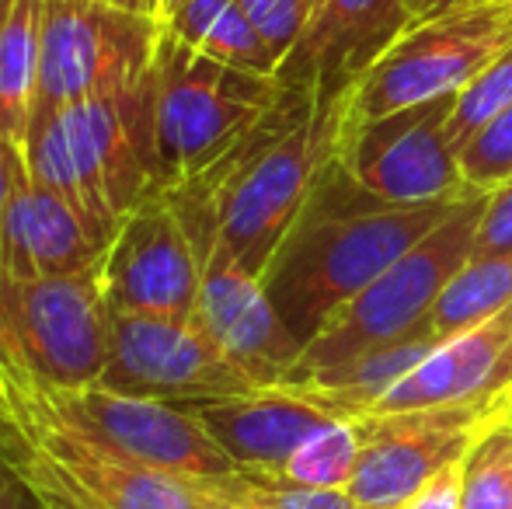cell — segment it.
I'll list each match as a JSON object with an SVG mask.
<instances>
[{
	"label": "cell",
	"instance_id": "12",
	"mask_svg": "<svg viewBox=\"0 0 512 509\" xmlns=\"http://www.w3.org/2000/svg\"><path fill=\"white\" fill-rule=\"evenodd\" d=\"M53 405L70 422L91 433L108 450L178 478H223L237 464L220 450V443L199 426L192 412L175 401L122 394L105 384L49 387Z\"/></svg>",
	"mask_w": 512,
	"mask_h": 509
},
{
	"label": "cell",
	"instance_id": "4",
	"mask_svg": "<svg viewBox=\"0 0 512 509\" xmlns=\"http://www.w3.org/2000/svg\"><path fill=\"white\" fill-rule=\"evenodd\" d=\"M283 95L272 74L230 67L164 28L154 53L161 189L213 164Z\"/></svg>",
	"mask_w": 512,
	"mask_h": 509
},
{
	"label": "cell",
	"instance_id": "23",
	"mask_svg": "<svg viewBox=\"0 0 512 509\" xmlns=\"http://www.w3.org/2000/svg\"><path fill=\"white\" fill-rule=\"evenodd\" d=\"M359 464V422L328 419L300 443L279 475L307 489H345Z\"/></svg>",
	"mask_w": 512,
	"mask_h": 509
},
{
	"label": "cell",
	"instance_id": "14",
	"mask_svg": "<svg viewBox=\"0 0 512 509\" xmlns=\"http://www.w3.org/2000/svg\"><path fill=\"white\" fill-rule=\"evenodd\" d=\"M196 314L223 356L255 387L290 381L304 346L279 318L262 276L244 269L223 248H213L203 262Z\"/></svg>",
	"mask_w": 512,
	"mask_h": 509
},
{
	"label": "cell",
	"instance_id": "3",
	"mask_svg": "<svg viewBox=\"0 0 512 509\" xmlns=\"http://www.w3.org/2000/svg\"><path fill=\"white\" fill-rule=\"evenodd\" d=\"M25 164L35 182L60 192L108 241L140 199L161 189L154 74L133 88L39 116L28 133Z\"/></svg>",
	"mask_w": 512,
	"mask_h": 509
},
{
	"label": "cell",
	"instance_id": "33",
	"mask_svg": "<svg viewBox=\"0 0 512 509\" xmlns=\"http://www.w3.org/2000/svg\"><path fill=\"white\" fill-rule=\"evenodd\" d=\"M185 4H189V0H147V14L157 21V25H168Z\"/></svg>",
	"mask_w": 512,
	"mask_h": 509
},
{
	"label": "cell",
	"instance_id": "5",
	"mask_svg": "<svg viewBox=\"0 0 512 509\" xmlns=\"http://www.w3.org/2000/svg\"><path fill=\"white\" fill-rule=\"evenodd\" d=\"M481 213H485V192H474L436 231L425 234L391 269L380 272L359 297L335 311V318L304 346L290 381L331 370L366 349L405 339L415 328H422L446 283L474 255Z\"/></svg>",
	"mask_w": 512,
	"mask_h": 509
},
{
	"label": "cell",
	"instance_id": "13",
	"mask_svg": "<svg viewBox=\"0 0 512 509\" xmlns=\"http://www.w3.org/2000/svg\"><path fill=\"white\" fill-rule=\"evenodd\" d=\"M98 265L108 311L192 314L199 304L203 258L164 189L115 224Z\"/></svg>",
	"mask_w": 512,
	"mask_h": 509
},
{
	"label": "cell",
	"instance_id": "26",
	"mask_svg": "<svg viewBox=\"0 0 512 509\" xmlns=\"http://www.w3.org/2000/svg\"><path fill=\"white\" fill-rule=\"evenodd\" d=\"M512 105V46L499 60H492L457 98H453L450 119H446V136L453 150H460L488 119H495L502 109Z\"/></svg>",
	"mask_w": 512,
	"mask_h": 509
},
{
	"label": "cell",
	"instance_id": "30",
	"mask_svg": "<svg viewBox=\"0 0 512 509\" xmlns=\"http://www.w3.org/2000/svg\"><path fill=\"white\" fill-rule=\"evenodd\" d=\"M460 464L446 468L443 475L432 478L425 489H418L401 509H460Z\"/></svg>",
	"mask_w": 512,
	"mask_h": 509
},
{
	"label": "cell",
	"instance_id": "19",
	"mask_svg": "<svg viewBox=\"0 0 512 509\" xmlns=\"http://www.w3.org/2000/svg\"><path fill=\"white\" fill-rule=\"evenodd\" d=\"M439 342L443 339H439L429 321H425L422 328H415L405 339L373 346V349H366V353L352 356V360L338 363V367L300 377V381H286V384H297L314 405H321L324 412L335 415V419H363V415H370L373 405H377L411 367H418Z\"/></svg>",
	"mask_w": 512,
	"mask_h": 509
},
{
	"label": "cell",
	"instance_id": "35",
	"mask_svg": "<svg viewBox=\"0 0 512 509\" xmlns=\"http://www.w3.org/2000/svg\"><path fill=\"white\" fill-rule=\"evenodd\" d=\"M105 4L122 7V11H140V14H147V0H105Z\"/></svg>",
	"mask_w": 512,
	"mask_h": 509
},
{
	"label": "cell",
	"instance_id": "16",
	"mask_svg": "<svg viewBox=\"0 0 512 509\" xmlns=\"http://www.w3.org/2000/svg\"><path fill=\"white\" fill-rule=\"evenodd\" d=\"M411 25L415 18L405 0H317L276 77L290 88H314L317 98H338Z\"/></svg>",
	"mask_w": 512,
	"mask_h": 509
},
{
	"label": "cell",
	"instance_id": "9",
	"mask_svg": "<svg viewBox=\"0 0 512 509\" xmlns=\"http://www.w3.org/2000/svg\"><path fill=\"white\" fill-rule=\"evenodd\" d=\"M499 415H506V398L363 415L356 419L359 464L345 492L366 509H401L432 478L464 461Z\"/></svg>",
	"mask_w": 512,
	"mask_h": 509
},
{
	"label": "cell",
	"instance_id": "20",
	"mask_svg": "<svg viewBox=\"0 0 512 509\" xmlns=\"http://www.w3.org/2000/svg\"><path fill=\"white\" fill-rule=\"evenodd\" d=\"M46 0H0V147L25 157L35 123Z\"/></svg>",
	"mask_w": 512,
	"mask_h": 509
},
{
	"label": "cell",
	"instance_id": "6",
	"mask_svg": "<svg viewBox=\"0 0 512 509\" xmlns=\"http://www.w3.org/2000/svg\"><path fill=\"white\" fill-rule=\"evenodd\" d=\"M512 46V7L478 0L415 21L352 84L349 123L391 116L411 105L453 98Z\"/></svg>",
	"mask_w": 512,
	"mask_h": 509
},
{
	"label": "cell",
	"instance_id": "24",
	"mask_svg": "<svg viewBox=\"0 0 512 509\" xmlns=\"http://www.w3.org/2000/svg\"><path fill=\"white\" fill-rule=\"evenodd\" d=\"M203 482L213 496L227 499L237 509H366L345 489H307L265 471L237 468L223 478H203Z\"/></svg>",
	"mask_w": 512,
	"mask_h": 509
},
{
	"label": "cell",
	"instance_id": "25",
	"mask_svg": "<svg viewBox=\"0 0 512 509\" xmlns=\"http://www.w3.org/2000/svg\"><path fill=\"white\" fill-rule=\"evenodd\" d=\"M460 509H512V422L499 415L460 461Z\"/></svg>",
	"mask_w": 512,
	"mask_h": 509
},
{
	"label": "cell",
	"instance_id": "21",
	"mask_svg": "<svg viewBox=\"0 0 512 509\" xmlns=\"http://www.w3.org/2000/svg\"><path fill=\"white\" fill-rule=\"evenodd\" d=\"M164 28L175 39L189 42L192 49L230 63V67L272 77L279 70V56L258 35V28L251 25L241 0H189Z\"/></svg>",
	"mask_w": 512,
	"mask_h": 509
},
{
	"label": "cell",
	"instance_id": "22",
	"mask_svg": "<svg viewBox=\"0 0 512 509\" xmlns=\"http://www.w3.org/2000/svg\"><path fill=\"white\" fill-rule=\"evenodd\" d=\"M509 304H512V252L467 258L464 269L439 293L436 307L429 314V325L439 339H453V335L495 318Z\"/></svg>",
	"mask_w": 512,
	"mask_h": 509
},
{
	"label": "cell",
	"instance_id": "29",
	"mask_svg": "<svg viewBox=\"0 0 512 509\" xmlns=\"http://www.w3.org/2000/svg\"><path fill=\"white\" fill-rule=\"evenodd\" d=\"M512 252V178L485 196V213H481L478 234H474V255H506Z\"/></svg>",
	"mask_w": 512,
	"mask_h": 509
},
{
	"label": "cell",
	"instance_id": "31",
	"mask_svg": "<svg viewBox=\"0 0 512 509\" xmlns=\"http://www.w3.org/2000/svg\"><path fill=\"white\" fill-rule=\"evenodd\" d=\"M411 18L415 21H429V18H439V14L453 11L460 4H478V0H405Z\"/></svg>",
	"mask_w": 512,
	"mask_h": 509
},
{
	"label": "cell",
	"instance_id": "8",
	"mask_svg": "<svg viewBox=\"0 0 512 509\" xmlns=\"http://www.w3.org/2000/svg\"><path fill=\"white\" fill-rule=\"evenodd\" d=\"M164 25L105 0H46L35 119L154 74Z\"/></svg>",
	"mask_w": 512,
	"mask_h": 509
},
{
	"label": "cell",
	"instance_id": "32",
	"mask_svg": "<svg viewBox=\"0 0 512 509\" xmlns=\"http://www.w3.org/2000/svg\"><path fill=\"white\" fill-rule=\"evenodd\" d=\"M18 489V478H14V471L0 457V509H18Z\"/></svg>",
	"mask_w": 512,
	"mask_h": 509
},
{
	"label": "cell",
	"instance_id": "27",
	"mask_svg": "<svg viewBox=\"0 0 512 509\" xmlns=\"http://www.w3.org/2000/svg\"><path fill=\"white\" fill-rule=\"evenodd\" d=\"M457 164L467 189L485 192V196L492 189H499L506 178H512V105L502 109L495 119H488L457 150Z\"/></svg>",
	"mask_w": 512,
	"mask_h": 509
},
{
	"label": "cell",
	"instance_id": "2",
	"mask_svg": "<svg viewBox=\"0 0 512 509\" xmlns=\"http://www.w3.org/2000/svg\"><path fill=\"white\" fill-rule=\"evenodd\" d=\"M0 457L39 509H237L203 478L143 468L53 405L46 384L0 363Z\"/></svg>",
	"mask_w": 512,
	"mask_h": 509
},
{
	"label": "cell",
	"instance_id": "15",
	"mask_svg": "<svg viewBox=\"0 0 512 509\" xmlns=\"http://www.w3.org/2000/svg\"><path fill=\"white\" fill-rule=\"evenodd\" d=\"M7 150V147H4ZM108 241L56 189L35 182L25 157L7 150V203L0 220V286L70 276L102 262Z\"/></svg>",
	"mask_w": 512,
	"mask_h": 509
},
{
	"label": "cell",
	"instance_id": "11",
	"mask_svg": "<svg viewBox=\"0 0 512 509\" xmlns=\"http://www.w3.org/2000/svg\"><path fill=\"white\" fill-rule=\"evenodd\" d=\"M453 98L411 105L366 123L345 119L335 157L366 192L387 203L425 206L474 196L460 175L457 150L446 136Z\"/></svg>",
	"mask_w": 512,
	"mask_h": 509
},
{
	"label": "cell",
	"instance_id": "10",
	"mask_svg": "<svg viewBox=\"0 0 512 509\" xmlns=\"http://www.w3.org/2000/svg\"><path fill=\"white\" fill-rule=\"evenodd\" d=\"M98 384L175 405L255 391L223 356L196 311H108V360Z\"/></svg>",
	"mask_w": 512,
	"mask_h": 509
},
{
	"label": "cell",
	"instance_id": "37",
	"mask_svg": "<svg viewBox=\"0 0 512 509\" xmlns=\"http://www.w3.org/2000/svg\"><path fill=\"white\" fill-rule=\"evenodd\" d=\"M492 4H502V7H512V0H492Z\"/></svg>",
	"mask_w": 512,
	"mask_h": 509
},
{
	"label": "cell",
	"instance_id": "17",
	"mask_svg": "<svg viewBox=\"0 0 512 509\" xmlns=\"http://www.w3.org/2000/svg\"><path fill=\"white\" fill-rule=\"evenodd\" d=\"M512 387V304L495 318L443 339L418 367H411L370 415L415 412V408L467 405L506 398Z\"/></svg>",
	"mask_w": 512,
	"mask_h": 509
},
{
	"label": "cell",
	"instance_id": "34",
	"mask_svg": "<svg viewBox=\"0 0 512 509\" xmlns=\"http://www.w3.org/2000/svg\"><path fill=\"white\" fill-rule=\"evenodd\" d=\"M4 203H7V150L0 147V220H4Z\"/></svg>",
	"mask_w": 512,
	"mask_h": 509
},
{
	"label": "cell",
	"instance_id": "1",
	"mask_svg": "<svg viewBox=\"0 0 512 509\" xmlns=\"http://www.w3.org/2000/svg\"><path fill=\"white\" fill-rule=\"evenodd\" d=\"M460 203L464 199L425 206L387 203L366 192L342 161L331 157L262 272L265 290L293 339L307 346L335 311L436 231Z\"/></svg>",
	"mask_w": 512,
	"mask_h": 509
},
{
	"label": "cell",
	"instance_id": "7",
	"mask_svg": "<svg viewBox=\"0 0 512 509\" xmlns=\"http://www.w3.org/2000/svg\"><path fill=\"white\" fill-rule=\"evenodd\" d=\"M108 360L102 265L0 286V363L49 387L98 384Z\"/></svg>",
	"mask_w": 512,
	"mask_h": 509
},
{
	"label": "cell",
	"instance_id": "18",
	"mask_svg": "<svg viewBox=\"0 0 512 509\" xmlns=\"http://www.w3.org/2000/svg\"><path fill=\"white\" fill-rule=\"evenodd\" d=\"M185 412L199 419V426L220 443V450L244 471L279 475L290 454L324 426L328 415L307 398L297 384L255 387V391L230 394V398L182 401Z\"/></svg>",
	"mask_w": 512,
	"mask_h": 509
},
{
	"label": "cell",
	"instance_id": "36",
	"mask_svg": "<svg viewBox=\"0 0 512 509\" xmlns=\"http://www.w3.org/2000/svg\"><path fill=\"white\" fill-rule=\"evenodd\" d=\"M506 415H509V422H512V387L506 391Z\"/></svg>",
	"mask_w": 512,
	"mask_h": 509
},
{
	"label": "cell",
	"instance_id": "28",
	"mask_svg": "<svg viewBox=\"0 0 512 509\" xmlns=\"http://www.w3.org/2000/svg\"><path fill=\"white\" fill-rule=\"evenodd\" d=\"M241 7L283 63V56L297 46L300 32L307 28L317 0H241Z\"/></svg>",
	"mask_w": 512,
	"mask_h": 509
}]
</instances>
